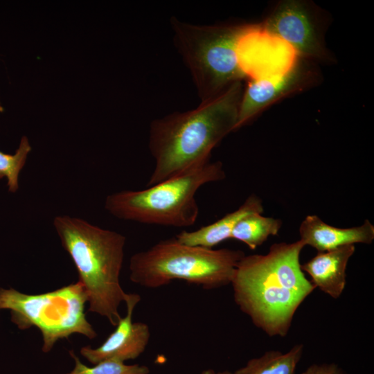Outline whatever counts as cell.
Returning a JSON list of instances; mask_svg holds the SVG:
<instances>
[{"label":"cell","instance_id":"6da1fadb","mask_svg":"<svg viewBox=\"0 0 374 374\" xmlns=\"http://www.w3.org/2000/svg\"><path fill=\"white\" fill-rule=\"evenodd\" d=\"M299 240L273 244L266 254L244 256L231 284L240 310L269 337H284L294 317L315 289L301 267Z\"/></svg>","mask_w":374,"mask_h":374},{"label":"cell","instance_id":"7a4b0ae2","mask_svg":"<svg viewBox=\"0 0 374 374\" xmlns=\"http://www.w3.org/2000/svg\"><path fill=\"white\" fill-rule=\"evenodd\" d=\"M243 91L242 81H237L195 109L153 120L148 146L155 166L147 186L210 161L213 149L235 131Z\"/></svg>","mask_w":374,"mask_h":374},{"label":"cell","instance_id":"3957f363","mask_svg":"<svg viewBox=\"0 0 374 374\" xmlns=\"http://www.w3.org/2000/svg\"><path fill=\"white\" fill-rule=\"evenodd\" d=\"M53 224L78 271L88 311L106 317L116 326L121 318L118 307L127 296L119 280L126 238L67 215L55 217Z\"/></svg>","mask_w":374,"mask_h":374},{"label":"cell","instance_id":"277c9868","mask_svg":"<svg viewBox=\"0 0 374 374\" xmlns=\"http://www.w3.org/2000/svg\"><path fill=\"white\" fill-rule=\"evenodd\" d=\"M225 177L222 163L208 161L143 190L109 195L105 207L121 220L188 227L193 225L199 216L197 191L206 184L222 181Z\"/></svg>","mask_w":374,"mask_h":374},{"label":"cell","instance_id":"5b68a950","mask_svg":"<svg viewBox=\"0 0 374 374\" xmlns=\"http://www.w3.org/2000/svg\"><path fill=\"white\" fill-rule=\"evenodd\" d=\"M244 256L238 249L190 246L172 238L134 254L130 260V278L146 288L183 280L206 290L216 289L231 284Z\"/></svg>","mask_w":374,"mask_h":374},{"label":"cell","instance_id":"8992f818","mask_svg":"<svg viewBox=\"0 0 374 374\" xmlns=\"http://www.w3.org/2000/svg\"><path fill=\"white\" fill-rule=\"evenodd\" d=\"M175 46L189 69L201 102L246 78L237 56L240 39L251 24L195 25L170 19Z\"/></svg>","mask_w":374,"mask_h":374},{"label":"cell","instance_id":"52a82bcc","mask_svg":"<svg viewBox=\"0 0 374 374\" xmlns=\"http://www.w3.org/2000/svg\"><path fill=\"white\" fill-rule=\"evenodd\" d=\"M87 296L80 282L40 294H26L12 288H0V310H10L11 321L21 330L32 326L41 332L47 353L60 339L73 333L89 339L97 336L87 321Z\"/></svg>","mask_w":374,"mask_h":374},{"label":"cell","instance_id":"ba28073f","mask_svg":"<svg viewBox=\"0 0 374 374\" xmlns=\"http://www.w3.org/2000/svg\"><path fill=\"white\" fill-rule=\"evenodd\" d=\"M261 25L267 31L292 46L300 57L332 61L325 44L321 17L310 3L301 0L283 1Z\"/></svg>","mask_w":374,"mask_h":374},{"label":"cell","instance_id":"9c48e42d","mask_svg":"<svg viewBox=\"0 0 374 374\" xmlns=\"http://www.w3.org/2000/svg\"><path fill=\"white\" fill-rule=\"evenodd\" d=\"M240 68L251 80H270L289 73L300 57L284 39L269 33L261 24H252L239 40Z\"/></svg>","mask_w":374,"mask_h":374},{"label":"cell","instance_id":"30bf717a","mask_svg":"<svg viewBox=\"0 0 374 374\" xmlns=\"http://www.w3.org/2000/svg\"><path fill=\"white\" fill-rule=\"evenodd\" d=\"M308 60L300 57L296 66L283 77L249 80L242 93L235 131L276 101L314 85L319 80V73Z\"/></svg>","mask_w":374,"mask_h":374},{"label":"cell","instance_id":"8fae6325","mask_svg":"<svg viewBox=\"0 0 374 374\" xmlns=\"http://www.w3.org/2000/svg\"><path fill=\"white\" fill-rule=\"evenodd\" d=\"M141 296L130 293L125 299L127 314L118 321L115 330L101 346L92 348L89 346L80 349L81 355L89 362L96 364L105 360H116L124 362L138 357L148 344L150 331L149 326L143 322H133L132 314Z\"/></svg>","mask_w":374,"mask_h":374},{"label":"cell","instance_id":"7c38bea8","mask_svg":"<svg viewBox=\"0 0 374 374\" xmlns=\"http://www.w3.org/2000/svg\"><path fill=\"white\" fill-rule=\"evenodd\" d=\"M299 232V240L305 246H310L317 252L349 244H370L374 240V226L368 220L359 226L339 228L324 222L316 215H309L301 222Z\"/></svg>","mask_w":374,"mask_h":374},{"label":"cell","instance_id":"4fadbf2b","mask_svg":"<svg viewBox=\"0 0 374 374\" xmlns=\"http://www.w3.org/2000/svg\"><path fill=\"white\" fill-rule=\"evenodd\" d=\"M355 251V245L349 244L317 252L316 256L301 265V267L310 276L315 288L337 299L346 287V267Z\"/></svg>","mask_w":374,"mask_h":374},{"label":"cell","instance_id":"5bb4252c","mask_svg":"<svg viewBox=\"0 0 374 374\" xmlns=\"http://www.w3.org/2000/svg\"><path fill=\"white\" fill-rule=\"evenodd\" d=\"M263 211L260 197L251 194L239 208L226 214L215 222L195 231H182L175 238L184 244L213 249L223 241L231 238L234 226L242 217L251 213L262 214Z\"/></svg>","mask_w":374,"mask_h":374},{"label":"cell","instance_id":"9a60e30c","mask_svg":"<svg viewBox=\"0 0 374 374\" xmlns=\"http://www.w3.org/2000/svg\"><path fill=\"white\" fill-rule=\"evenodd\" d=\"M304 350L302 344H296L288 351L268 350L261 356L248 360L233 374H295Z\"/></svg>","mask_w":374,"mask_h":374},{"label":"cell","instance_id":"2e32d148","mask_svg":"<svg viewBox=\"0 0 374 374\" xmlns=\"http://www.w3.org/2000/svg\"><path fill=\"white\" fill-rule=\"evenodd\" d=\"M283 222L280 219L265 217L261 213H251L242 217L234 226L231 238L244 243L254 250L269 236L278 235Z\"/></svg>","mask_w":374,"mask_h":374},{"label":"cell","instance_id":"e0dca14e","mask_svg":"<svg viewBox=\"0 0 374 374\" xmlns=\"http://www.w3.org/2000/svg\"><path fill=\"white\" fill-rule=\"evenodd\" d=\"M30 151L31 146L25 136L21 138L14 154L0 151V179L4 177L7 179L9 192L15 193L19 188V175Z\"/></svg>","mask_w":374,"mask_h":374},{"label":"cell","instance_id":"ac0fdd59","mask_svg":"<svg viewBox=\"0 0 374 374\" xmlns=\"http://www.w3.org/2000/svg\"><path fill=\"white\" fill-rule=\"evenodd\" d=\"M69 354L75 361L73 370L66 374H148L150 369L144 365H127L116 360H105L96 364L93 367H88L82 364L75 355L73 350Z\"/></svg>","mask_w":374,"mask_h":374},{"label":"cell","instance_id":"d6986e66","mask_svg":"<svg viewBox=\"0 0 374 374\" xmlns=\"http://www.w3.org/2000/svg\"><path fill=\"white\" fill-rule=\"evenodd\" d=\"M301 374H347L337 364L316 363L308 366Z\"/></svg>","mask_w":374,"mask_h":374},{"label":"cell","instance_id":"ffe728a7","mask_svg":"<svg viewBox=\"0 0 374 374\" xmlns=\"http://www.w3.org/2000/svg\"><path fill=\"white\" fill-rule=\"evenodd\" d=\"M202 374H233V373L229 371H215L213 369H208L203 371Z\"/></svg>","mask_w":374,"mask_h":374}]
</instances>
